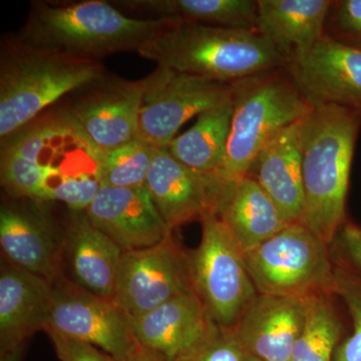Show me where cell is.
I'll list each match as a JSON object with an SVG mask.
<instances>
[{"mask_svg":"<svg viewBox=\"0 0 361 361\" xmlns=\"http://www.w3.org/2000/svg\"><path fill=\"white\" fill-rule=\"evenodd\" d=\"M156 149L141 137H137L104 154L101 167L102 186L128 189L146 187Z\"/></svg>","mask_w":361,"mask_h":361,"instance_id":"cell-27","label":"cell"},{"mask_svg":"<svg viewBox=\"0 0 361 361\" xmlns=\"http://www.w3.org/2000/svg\"><path fill=\"white\" fill-rule=\"evenodd\" d=\"M139 137L167 148L187 121L231 101L232 84L157 66L146 78Z\"/></svg>","mask_w":361,"mask_h":361,"instance_id":"cell-9","label":"cell"},{"mask_svg":"<svg viewBox=\"0 0 361 361\" xmlns=\"http://www.w3.org/2000/svg\"><path fill=\"white\" fill-rule=\"evenodd\" d=\"M25 346L0 353V361H23Z\"/></svg>","mask_w":361,"mask_h":361,"instance_id":"cell-34","label":"cell"},{"mask_svg":"<svg viewBox=\"0 0 361 361\" xmlns=\"http://www.w3.org/2000/svg\"><path fill=\"white\" fill-rule=\"evenodd\" d=\"M51 204L6 196L0 206V248L4 260L54 283L61 275L63 225Z\"/></svg>","mask_w":361,"mask_h":361,"instance_id":"cell-13","label":"cell"},{"mask_svg":"<svg viewBox=\"0 0 361 361\" xmlns=\"http://www.w3.org/2000/svg\"><path fill=\"white\" fill-rule=\"evenodd\" d=\"M244 257L259 294L305 298L330 293L334 269L330 246L301 223L287 225Z\"/></svg>","mask_w":361,"mask_h":361,"instance_id":"cell-8","label":"cell"},{"mask_svg":"<svg viewBox=\"0 0 361 361\" xmlns=\"http://www.w3.org/2000/svg\"><path fill=\"white\" fill-rule=\"evenodd\" d=\"M245 356L234 329L215 323L198 343L175 361H244Z\"/></svg>","mask_w":361,"mask_h":361,"instance_id":"cell-29","label":"cell"},{"mask_svg":"<svg viewBox=\"0 0 361 361\" xmlns=\"http://www.w3.org/2000/svg\"><path fill=\"white\" fill-rule=\"evenodd\" d=\"M236 185L216 175H203L183 165L167 148H157L147 176L146 188L170 231L222 213Z\"/></svg>","mask_w":361,"mask_h":361,"instance_id":"cell-14","label":"cell"},{"mask_svg":"<svg viewBox=\"0 0 361 361\" xmlns=\"http://www.w3.org/2000/svg\"><path fill=\"white\" fill-rule=\"evenodd\" d=\"M330 250L334 261L361 272V225L346 220L336 233Z\"/></svg>","mask_w":361,"mask_h":361,"instance_id":"cell-31","label":"cell"},{"mask_svg":"<svg viewBox=\"0 0 361 361\" xmlns=\"http://www.w3.org/2000/svg\"><path fill=\"white\" fill-rule=\"evenodd\" d=\"M233 114L221 179L236 185L254 159L280 130L305 118L314 106L286 68L265 71L232 84Z\"/></svg>","mask_w":361,"mask_h":361,"instance_id":"cell-6","label":"cell"},{"mask_svg":"<svg viewBox=\"0 0 361 361\" xmlns=\"http://www.w3.org/2000/svg\"><path fill=\"white\" fill-rule=\"evenodd\" d=\"M305 312V298L258 294L233 329L246 355L290 361Z\"/></svg>","mask_w":361,"mask_h":361,"instance_id":"cell-18","label":"cell"},{"mask_svg":"<svg viewBox=\"0 0 361 361\" xmlns=\"http://www.w3.org/2000/svg\"><path fill=\"white\" fill-rule=\"evenodd\" d=\"M126 361H163L160 358L157 357L153 353L142 348L140 344L133 350L129 357Z\"/></svg>","mask_w":361,"mask_h":361,"instance_id":"cell-33","label":"cell"},{"mask_svg":"<svg viewBox=\"0 0 361 361\" xmlns=\"http://www.w3.org/2000/svg\"><path fill=\"white\" fill-rule=\"evenodd\" d=\"M244 361H262L260 360H258V358L253 357V356L246 355L245 360Z\"/></svg>","mask_w":361,"mask_h":361,"instance_id":"cell-35","label":"cell"},{"mask_svg":"<svg viewBox=\"0 0 361 361\" xmlns=\"http://www.w3.org/2000/svg\"><path fill=\"white\" fill-rule=\"evenodd\" d=\"M104 156L58 104L0 141V184L9 198L85 211L102 187Z\"/></svg>","mask_w":361,"mask_h":361,"instance_id":"cell-1","label":"cell"},{"mask_svg":"<svg viewBox=\"0 0 361 361\" xmlns=\"http://www.w3.org/2000/svg\"><path fill=\"white\" fill-rule=\"evenodd\" d=\"M106 73L102 61L39 51L4 35L0 44V141Z\"/></svg>","mask_w":361,"mask_h":361,"instance_id":"cell-5","label":"cell"},{"mask_svg":"<svg viewBox=\"0 0 361 361\" xmlns=\"http://www.w3.org/2000/svg\"><path fill=\"white\" fill-rule=\"evenodd\" d=\"M61 275L94 295L114 300L123 250L90 222L85 211H66L63 218Z\"/></svg>","mask_w":361,"mask_h":361,"instance_id":"cell-16","label":"cell"},{"mask_svg":"<svg viewBox=\"0 0 361 361\" xmlns=\"http://www.w3.org/2000/svg\"><path fill=\"white\" fill-rule=\"evenodd\" d=\"M126 16L144 20H169L256 30L255 0H116L111 1Z\"/></svg>","mask_w":361,"mask_h":361,"instance_id":"cell-23","label":"cell"},{"mask_svg":"<svg viewBox=\"0 0 361 361\" xmlns=\"http://www.w3.org/2000/svg\"><path fill=\"white\" fill-rule=\"evenodd\" d=\"M247 175L264 190L288 224L300 221L304 202L300 121L266 142Z\"/></svg>","mask_w":361,"mask_h":361,"instance_id":"cell-21","label":"cell"},{"mask_svg":"<svg viewBox=\"0 0 361 361\" xmlns=\"http://www.w3.org/2000/svg\"><path fill=\"white\" fill-rule=\"evenodd\" d=\"M137 343L163 361H175L193 348L215 322L194 290L146 314L132 317Z\"/></svg>","mask_w":361,"mask_h":361,"instance_id":"cell-20","label":"cell"},{"mask_svg":"<svg viewBox=\"0 0 361 361\" xmlns=\"http://www.w3.org/2000/svg\"><path fill=\"white\" fill-rule=\"evenodd\" d=\"M331 0H257L256 30L287 59L326 35Z\"/></svg>","mask_w":361,"mask_h":361,"instance_id":"cell-22","label":"cell"},{"mask_svg":"<svg viewBox=\"0 0 361 361\" xmlns=\"http://www.w3.org/2000/svg\"><path fill=\"white\" fill-rule=\"evenodd\" d=\"M45 334L87 342L118 361L137 346L132 317L115 300L82 290L61 275L54 282L51 319Z\"/></svg>","mask_w":361,"mask_h":361,"instance_id":"cell-12","label":"cell"},{"mask_svg":"<svg viewBox=\"0 0 361 361\" xmlns=\"http://www.w3.org/2000/svg\"><path fill=\"white\" fill-rule=\"evenodd\" d=\"M305 320L290 361H334L345 330L338 299L329 292H319L305 297Z\"/></svg>","mask_w":361,"mask_h":361,"instance_id":"cell-26","label":"cell"},{"mask_svg":"<svg viewBox=\"0 0 361 361\" xmlns=\"http://www.w3.org/2000/svg\"><path fill=\"white\" fill-rule=\"evenodd\" d=\"M361 110L322 104L300 121L304 227L331 245L346 222V200Z\"/></svg>","mask_w":361,"mask_h":361,"instance_id":"cell-3","label":"cell"},{"mask_svg":"<svg viewBox=\"0 0 361 361\" xmlns=\"http://www.w3.org/2000/svg\"><path fill=\"white\" fill-rule=\"evenodd\" d=\"M146 78L130 80L106 73L59 104L104 154L139 137Z\"/></svg>","mask_w":361,"mask_h":361,"instance_id":"cell-10","label":"cell"},{"mask_svg":"<svg viewBox=\"0 0 361 361\" xmlns=\"http://www.w3.org/2000/svg\"><path fill=\"white\" fill-rule=\"evenodd\" d=\"M286 70L313 106L338 104L361 110V49L325 35L289 59Z\"/></svg>","mask_w":361,"mask_h":361,"instance_id":"cell-15","label":"cell"},{"mask_svg":"<svg viewBox=\"0 0 361 361\" xmlns=\"http://www.w3.org/2000/svg\"><path fill=\"white\" fill-rule=\"evenodd\" d=\"M233 114L231 101L204 111L191 129L167 147L171 155L203 175L219 177L226 158Z\"/></svg>","mask_w":361,"mask_h":361,"instance_id":"cell-25","label":"cell"},{"mask_svg":"<svg viewBox=\"0 0 361 361\" xmlns=\"http://www.w3.org/2000/svg\"><path fill=\"white\" fill-rule=\"evenodd\" d=\"M61 361H118L102 349L59 334H47Z\"/></svg>","mask_w":361,"mask_h":361,"instance_id":"cell-32","label":"cell"},{"mask_svg":"<svg viewBox=\"0 0 361 361\" xmlns=\"http://www.w3.org/2000/svg\"><path fill=\"white\" fill-rule=\"evenodd\" d=\"M137 54L157 66L224 84L287 65V59L257 30L176 20Z\"/></svg>","mask_w":361,"mask_h":361,"instance_id":"cell-4","label":"cell"},{"mask_svg":"<svg viewBox=\"0 0 361 361\" xmlns=\"http://www.w3.org/2000/svg\"><path fill=\"white\" fill-rule=\"evenodd\" d=\"M54 283L2 259L0 266V353L23 348L45 331L51 319Z\"/></svg>","mask_w":361,"mask_h":361,"instance_id":"cell-19","label":"cell"},{"mask_svg":"<svg viewBox=\"0 0 361 361\" xmlns=\"http://www.w3.org/2000/svg\"><path fill=\"white\" fill-rule=\"evenodd\" d=\"M174 20L126 16L111 1H32L14 37L25 47L82 61L139 52Z\"/></svg>","mask_w":361,"mask_h":361,"instance_id":"cell-2","label":"cell"},{"mask_svg":"<svg viewBox=\"0 0 361 361\" xmlns=\"http://www.w3.org/2000/svg\"><path fill=\"white\" fill-rule=\"evenodd\" d=\"M192 290L188 251L171 232L156 245L123 252L114 300L137 317Z\"/></svg>","mask_w":361,"mask_h":361,"instance_id":"cell-11","label":"cell"},{"mask_svg":"<svg viewBox=\"0 0 361 361\" xmlns=\"http://www.w3.org/2000/svg\"><path fill=\"white\" fill-rule=\"evenodd\" d=\"M85 212L92 225L123 252L156 245L173 232L161 219L146 187L102 186Z\"/></svg>","mask_w":361,"mask_h":361,"instance_id":"cell-17","label":"cell"},{"mask_svg":"<svg viewBox=\"0 0 361 361\" xmlns=\"http://www.w3.org/2000/svg\"><path fill=\"white\" fill-rule=\"evenodd\" d=\"M200 222V244L188 251L192 286L213 322L234 329L259 293L244 253L220 214H209Z\"/></svg>","mask_w":361,"mask_h":361,"instance_id":"cell-7","label":"cell"},{"mask_svg":"<svg viewBox=\"0 0 361 361\" xmlns=\"http://www.w3.org/2000/svg\"><path fill=\"white\" fill-rule=\"evenodd\" d=\"M330 293L343 304L353 324L351 334L337 346L334 361H361V272L334 261Z\"/></svg>","mask_w":361,"mask_h":361,"instance_id":"cell-28","label":"cell"},{"mask_svg":"<svg viewBox=\"0 0 361 361\" xmlns=\"http://www.w3.org/2000/svg\"><path fill=\"white\" fill-rule=\"evenodd\" d=\"M221 218L244 254L272 238L288 225L274 202L248 175L237 183Z\"/></svg>","mask_w":361,"mask_h":361,"instance_id":"cell-24","label":"cell"},{"mask_svg":"<svg viewBox=\"0 0 361 361\" xmlns=\"http://www.w3.org/2000/svg\"><path fill=\"white\" fill-rule=\"evenodd\" d=\"M327 25L326 35L361 49V0L334 1Z\"/></svg>","mask_w":361,"mask_h":361,"instance_id":"cell-30","label":"cell"}]
</instances>
